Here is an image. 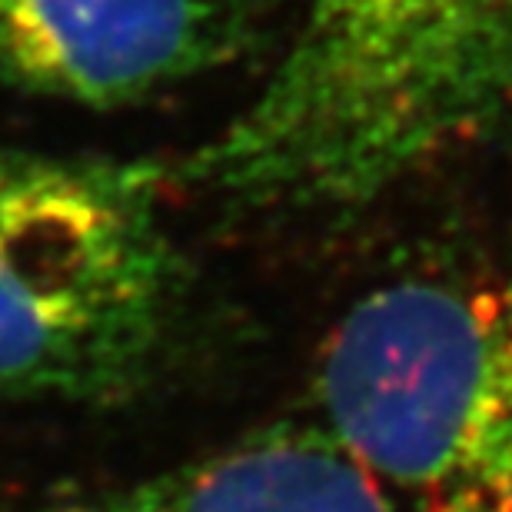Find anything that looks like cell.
Segmentation results:
<instances>
[{"label":"cell","mask_w":512,"mask_h":512,"mask_svg":"<svg viewBox=\"0 0 512 512\" xmlns=\"http://www.w3.org/2000/svg\"><path fill=\"white\" fill-rule=\"evenodd\" d=\"M263 87L187 177L253 210H336L512 120V0H290Z\"/></svg>","instance_id":"obj_1"},{"label":"cell","mask_w":512,"mask_h":512,"mask_svg":"<svg viewBox=\"0 0 512 512\" xmlns=\"http://www.w3.org/2000/svg\"><path fill=\"white\" fill-rule=\"evenodd\" d=\"M316 423L396 512H512V280L413 273L326 336Z\"/></svg>","instance_id":"obj_2"},{"label":"cell","mask_w":512,"mask_h":512,"mask_svg":"<svg viewBox=\"0 0 512 512\" xmlns=\"http://www.w3.org/2000/svg\"><path fill=\"white\" fill-rule=\"evenodd\" d=\"M77 512H396L316 423H273Z\"/></svg>","instance_id":"obj_5"},{"label":"cell","mask_w":512,"mask_h":512,"mask_svg":"<svg viewBox=\"0 0 512 512\" xmlns=\"http://www.w3.org/2000/svg\"><path fill=\"white\" fill-rule=\"evenodd\" d=\"M243 40V0H0V74L87 107L200 77Z\"/></svg>","instance_id":"obj_4"},{"label":"cell","mask_w":512,"mask_h":512,"mask_svg":"<svg viewBox=\"0 0 512 512\" xmlns=\"http://www.w3.org/2000/svg\"><path fill=\"white\" fill-rule=\"evenodd\" d=\"M177 303L157 170L0 150V396L130 393L160 363Z\"/></svg>","instance_id":"obj_3"}]
</instances>
